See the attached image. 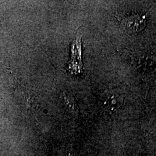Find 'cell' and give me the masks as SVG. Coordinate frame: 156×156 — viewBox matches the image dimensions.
Wrapping results in <instances>:
<instances>
[{"label":"cell","mask_w":156,"mask_h":156,"mask_svg":"<svg viewBox=\"0 0 156 156\" xmlns=\"http://www.w3.org/2000/svg\"><path fill=\"white\" fill-rule=\"evenodd\" d=\"M123 102L122 95L114 90L105 92L101 98V106L106 111L111 113L116 112L121 108Z\"/></svg>","instance_id":"cell-1"},{"label":"cell","mask_w":156,"mask_h":156,"mask_svg":"<svg viewBox=\"0 0 156 156\" xmlns=\"http://www.w3.org/2000/svg\"><path fill=\"white\" fill-rule=\"evenodd\" d=\"M146 23V16L143 15L134 14L126 17L123 20V24L131 31H140L145 28Z\"/></svg>","instance_id":"cell-2"},{"label":"cell","mask_w":156,"mask_h":156,"mask_svg":"<svg viewBox=\"0 0 156 156\" xmlns=\"http://www.w3.org/2000/svg\"><path fill=\"white\" fill-rule=\"evenodd\" d=\"M62 98L64 104L66 105L68 109H70L71 111L75 112L76 111V101L73 95L65 93L62 95Z\"/></svg>","instance_id":"cell-3"}]
</instances>
